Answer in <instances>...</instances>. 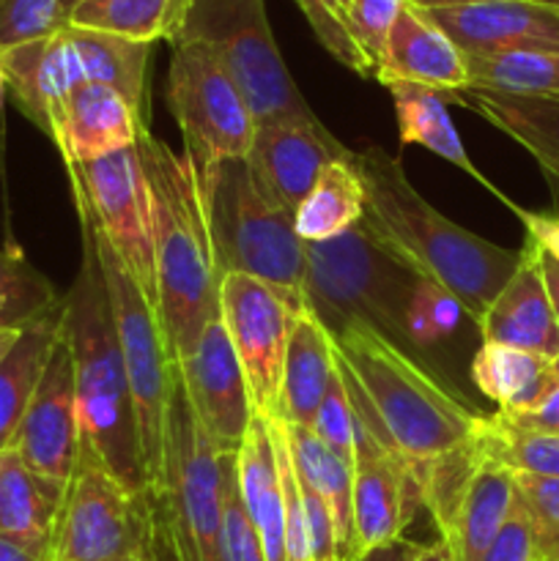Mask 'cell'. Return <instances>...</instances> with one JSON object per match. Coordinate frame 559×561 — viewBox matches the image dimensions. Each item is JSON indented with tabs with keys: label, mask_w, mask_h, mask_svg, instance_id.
I'll list each match as a JSON object with an SVG mask.
<instances>
[{
	"label": "cell",
	"mask_w": 559,
	"mask_h": 561,
	"mask_svg": "<svg viewBox=\"0 0 559 561\" xmlns=\"http://www.w3.org/2000/svg\"><path fill=\"white\" fill-rule=\"evenodd\" d=\"M329 337L356 420L411 469H422L477 436L482 411L433 367L360 323L329 332Z\"/></svg>",
	"instance_id": "obj_1"
},
{
	"label": "cell",
	"mask_w": 559,
	"mask_h": 561,
	"mask_svg": "<svg viewBox=\"0 0 559 561\" xmlns=\"http://www.w3.org/2000/svg\"><path fill=\"white\" fill-rule=\"evenodd\" d=\"M365 186V222L373 233L420 277L458 299L471 321H480L521 263V250H507L469 233L438 214L406 179L400 159L378 146L354 151Z\"/></svg>",
	"instance_id": "obj_2"
},
{
	"label": "cell",
	"mask_w": 559,
	"mask_h": 561,
	"mask_svg": "<svg viewBox=\"0 0 559 561\" xmlns=\"http://www.w3.org/2000/svg\"><path fill=\"white\" fill-rule=\"evenodd\" d=\"M137 151L151 195L157 310L175 365L195 348L206 323L219 316L223 274L208 236L195 162L186 153L170 151L168 142L148 129Z\"/></svg>",
	"instance_id": "obj_3"
},
{
	"label": "cell",
	"mask_w": 559,
	"mask_h": 561,
	"mask_svg": "<svg viewBox=\"0 0 559 561\" xmlns=\"http://www.w3.org/2000/svg\"><path fill=\"white\" fill-rule=\"evenodd\" d=\"M80 230L82 263L75 285L64 294L60 312V337L69 345L75 370L80 444L91 449L129 491L146 493L151 488L142 469L135 403L110 310L107 285L91 230L82 222Z\"/></svg>",
	"instance_id": "obj_4"
},
{
	"label": "cell",
	"mask_w": 559,
	"mask_h": 561,
	"mask_svg": "<svg viewBox=\"0 0 559 561\" xmlns=\"http://www.w3.org/2000/svg\"><path fill=\"white\" fill-rule=\"evenodd\" d=\"M420 274L406 266L365 219L323 244H305V310L327 332L360 323L431 367L411 345L409 316Z\"/></svg>",
	"instance_id": "obj_5"
},
{
	"label": "cell",
	"mask_w": 559,
	"mask_h": 561,
	"mask_svg": "<svg viewBox=\"0 0 559 561\" xmlns=\"http://www.w3.org/2000/svg\"><path fill=\"white\" fill-rule=\"evenodd\" d=\"M219 274H247L305 310V244L294 217L266 201L247 159H217L197 170Z\"/></svg>",
	"instance_id": "obj_6"
},
{
	"label": "cell",
	"mask_w": 559,
	"mask_h": 561,
	"mask_svg": "<svg viewBox=\"0 0 559 561\" xmlns=\"http://www.w3.org/2000/svg\"><path fill=\"white\" fill-rule=\"evenodd\" d=\"M175 561L157 493L129 491L80 444L49 561Z\"/></svg>",
	"instance_id": "obj_7"
},
{
	"label": "cell",
	"mask_w": 559,
	"mask_h": 561,
	"mask_svg": "<svg viewBox=\"0 0 559 561\" xmlns=\"http://www.w3.org/2000/svg\"><path fill=\"white\" fill-rule=\"evenodd\" d=\"M179 42L203 44L223 64L258 126L318 118L280 55L263 0H192Z\"/></svg>",
	"instance_id": "obj_8"
},
{
	"label": "cell",
	"mask_w": 559,
	"mask_h": 561,
	"mask_svg": "<svg viewBox=\"0 0 559 561\" xmlns=\"http://www.w3.org/2000/svg\"><path fill=\"white\" fill-rule=\"evenodd\" d=\"M82 225H88L80 217ZM96 244L99 266L107 285L110 310H113L115 332H118L121 356H124L126 378H129L132 403L137 416V436H140L142 469L151 493L162 488L164 471V433H168V409L175 389V365L170 359L168 340L159 321L157 301L132 279L121 266L115 252L99 239L96 230L88 225Z\"/></svg>",
	"instance_id": "obj_9"
},
{
	"label": "cell",
	"mask_w": 559,
	"mask_h": 561,
	"mask_svg": "<svg viewBox=\"0 0 559 561\" xmlns=\"http://www.w3.org/2000/svg\"><path fill=\"white\" fill-rule=\"evenodd\" d=\"M157 496L162 499L175 561H225L223 458L197 425L179 373L168 409L164 471Z\"/></svg>",
	"instance_id": "obj_10"
},
{
	"label": "cell",
	"mask_w": 559,
	"mask_h": 561,
	"mask_svg": "<svg viewBox=\"0 0 559 561\" xmlns=\"http://www.w3.org/2000/svg\"><path fill=\"white\" fill-rule=\"evenodd\" d=\"M164 96L197 170L217 159H247L258 124L236 82L203 44H173Z\"/></svg>",
	"instance_id": "obj_11"
},
{
	"label": "cell",
	"mask_w": 559,
	"mask_h": 561,
	"mask_svg": "<svg viewBox=\"0 0 559 561\" xmlns=\"http://www.w3.org/2000/svg\"><path fill=\"white\" fill-rule=\"evenodd\" d=\"M77 214L115 252L121 266L157 301L151 195L140 151L110 153L93 162L66 164Z\"/></svg>",
	"instance_id": "obj_12"
},
{
	"label": "cell",
	"mask_w": 559,
	"mask_h": 561,
	"mask_svg": "<svg viewBox=\"0 0 559 561\" xmlns=\"http://www.w3.org/2000/svg\"><path fill=\"white\" fill-rule=\"evenodd\" d=\"M296 312L272 285L247 274H225L219 283V321L233 343L258 416L274 420L280 409L283 362Z\"/></svg>",
	"instance_id": "obj_13"
},
{
	"label": "cell",
	"mask_w": 559,
	"mask_h": 561,
	"mask_svg": "<svg viewBox=\"0 0 559 561\" xmlns=\"http://www.w3.org/2000/svg\"><path fill=\"white\" fill-rule=\"evenodd\" d=\"M186 403L219 455H236L255 416L250 387L219 316L206 323L195 348L175 362Z\"/></svg>",
	"instance_id": "obj_14"
},
{
	"label": "cell",
	"mask_w": 559,
	"mask_h": 561,
	"mask_svg": "<svg viewBox=\"0 0 559 561\" xmlns=\"http://www.w3.org/2000/svg\"><path fill=\"white\" fill-rule=\"evenodd\" d=\"M11 449L42 477L69 485L80 455V420H77L71 354L60 334L33 389Z\"/></svg>",
	"instance_id": "obj_15"
},
{
	"label": "cell",
	"mask_w": 559,
	"mask_h": 561,
	"mask_svg": "<svg viewBox=\"0 0 559 561\" xmlns=\"http://www.w3.org/2000/svg\"><path fill=\"white\" fill-rule=\"evenodd\" d=\"M354 526L360 557L370 548L400 540L422 507L414 469L356 420Z\"/></svg>",
	"instance_id": "obj_16"
},
{
	"label": "cell",
	"mask_w": 559,
	"mask_h": 561,
	"mask_svg": "<svg viewBox=\"0 0 559 561\" xmlns=\"http://www.w3.org/2000/svg\"><path fill=\"white\" fill-rule=\"evenodd\" d=\"M343 159H354V151L345 148L318 118L261 124L247 153L258 190L290 217L316 184L318 173Z\"/></svg>",
	"instance_id": "obj_17"
},
{
	"label": "cell",
	"mask_w": 559,
	"mask_h": 561,
	"mask_svg": "<svg viewBox=\"0 0 559 561\" xmlns=\"http://www.w3.org/2000/svg\"><path fill=\"white\" fill-rule=\"evenodd\" d=\"M464 55L559 49V5L543 0H491L427 9Z\"/></svg>",
	"instance_id": "obj_18"
},
{
	"label": "cell",
	"mask_w": 559,
	"mask_h": 561,
	"mask_svg": "<svg viewBox=\"0 0 559 561\" xmlns=\"http://www.w3.org/2000/svg\"><path fill=\"white\" fill-rule=\"evenodd\" d=\"M9 93L33 126L53 140L55 124L71 91L85 85L82 64L66 25L47 36L0 49Z\"/></svg>",
	"instance_id": "obj_19"
},
{
	"label": "cell",
	"mask_w": 559,
	"mask_h": 561,
	"mask_svg": "<svg viewBox=\"0 0 559 561\" xmlns=\"http://www.w3.org/2000/svg\"><path fill=\"white\" fill-rule=\"evenodd\" d=\"M376 80L381 85L414 82L453 96L469 88V69L466 55L427 14V9L406 0L378 60Z\"/></svg>",
	"instance_id": "obj_20"
},
{
	"label": "cell",
	"mask_w": 559,
	"mask_h": 561,
	"mask_svg": "<svg viewBox=\"0 0 559 561\" xmlns=\"http://www.w3.org/2000/svg\"><path fill=\"white\" fill-rule=\"evenodd\" d=\"M146 129V121L121 93L107 85L85 82L66 99L53 142L58 146L64 164H80L137 148Z\"/></svg>",
	"instance_id": "obj_21"
},
{
	"label": "cell",
	"mask_w": 559,
	"mask_h": 561,
	"mask_svg": "<svg viewBox=\"0 0 559 561\" xmlns=\"http://www.w3.org/2000/svg\"><path fill=\"white\" fill-rule=\"evenodd\" d=\"M477 327H480L482 343L529 351L551 362L559 359V323L554 318L529 241L521 250L515 274L488 305Z\"/></svg>",
	"instance_id": "obj_22"
},
{
	"label": "cell",
	"mask_w": 559,
	"mask_h": 561,
	"mask_svg": "<svg viewBox=\"0 0 559 561\" xmlns=\"http://www.w3.org/2000/svg\"><path fill=\"white\" fill-rule=\"evenodd\" d=\"M66 485L33 471L11 447L0 453V537L49 561Z\"/></svg>",
	"instance_id": "obj_23"
},
{
	"label": "cell",
	"mask_w": 559,
	"mask_h": 561,
	"mask_svg": "<svg viewBox=\"0 0 559 561\" xmlns=\"http://www.w3.org/2000/svg\"><path fill=\"white\" fill-rule=\"evenodd\" d=\"M513 502L515 474L482 455L447 529L438 535L449 561H482L507 520Z\"/></svg>",
	"instance_id": "obj_24"
},
{
	"label": "cell",
	"mask_w": 559,
	"mask_h": 561,
	"mask_svg": "<svg viewBox=\"0 0 559 561\" xmlns=\"http://www.w3.org/2000/svg\"><path fill=\"white\" fill-rule=\"evenodd\" d=\"M334 370L338 362H334L332 337L310 310H301L290 329L283 383H280V409L274 420L285 425L312 427Z\"/></svg>",
	"instance_id": "obj_25"
},
{
	"label": "cell",
	"mask_w": 559,
	"mask_h": 561,
	"mask_svg": "<svg viewBox=\"0 0 559 561\" xmlns=\"http://www.w3.org/2000/svg\"><path fill=\"white\" fill-rule=\"evenodd\" d=\"M236 474L263 557L266 561H285V504L266 416H252L250 431L236 453Z\"/></svg>",
	"instance_id": "obj_26"
},
{
	"label": "cell",
	"mask_w": 559,
	"mask_h": 561,
	"mask_svg": "<svg viewBox=\"0 0 559 561\" xmlns=\"http://www.w3.org/2000/svg\"><path fill=\"white\" fill-rule=\"evenodd\" d=\"M453 99L518 142L551 179L559 181V99L513 96L480 88H466L453 93Z\"/></svg>",
	"instance_id": "obj_27"
},
{
	"label": "cell",
	"mask_w": 559,
	"mask_h": 561,
	"mask_svg": "<svg viewBox=\"0 0 559 561\" xmlns=\"http://www.w3.org/2000/svg\"><path fill=\"white\" fill-rule=\"evenodd\" d=\"M384 88H387L389 96H392L395 102V118H398V135L403 146L427 148L431 153L442 157L444 162L455 164V168L464 170L466 175L480 181V184L486 186L491 195H497L504 206L518 211L521 206H515L510 197H504L502 192H499V186H493L491 181L471 164L469 153H466L458 131H455L453 118H449L447 113L444 93L425 85H414V82H389V85Z\"/></svg>",
	"instance_id": "obj_28"
},
{
	"label": "cell",
	"mask_w": 559,
	"mask_h": 561,
	"mask_svg": "<svg viewBox=\"0 0 559 561\" xmlns=\"http://www.w3.org/2000/svg\"><path fill=\"white\" fill-rule=\"evenodd\" d=\"M283 431L296 477L305 485H310L332 513L334 531H338V561L360 559L354 526V471L332 449L323 447V442L310 427L285 425L283 422Z\"/></svg>",
	"instance_id": "obj_29"
},
{
	"label": "cell",
	"mask_w": 559,
	"mask_h": 561,
	"mask_svg": "<svg viewBox=\"0 0 559 561\" xmlns=\"http://www.w3.org/2000/svg\"><path fill=\"white\" fill-rule=\"evenodd\" d=\"M471 381L477 392L499 405V411L518 414L540 403L559 378L551 359L529 351L482 343L471 359Z\"/></svg>",
	"instance_id": "obj_30"
},
{
	"label": "cell",
	"mask_w": 559,
	"mask_h": 561,
	"mask_svg": "<svg viewBox=\"0 0 559 561\" xmlns=\"http://www.w3.org/2000/svg\"><path fill=\"white\" fill-rule=\"evenodd\" d=\"M64 25L66 33H69V42L77 49L85 82L113 88L146 121V85L148 64H151V44L132 42V38L113 36V33L88 31V27H75L69 22H64Z\"/></svg>",
	"instance_id": "obj_31"
},
{
	"label": "cell",
	"mask_w": 559,
	"mask_h": 561,
	"mask_svg": "<svg viewBox=\"0 0 559 561\" xmlns=\"http://www.w3.org/2000/svg\"><path fill=\"white\" fill-rule=\"evenodd\" d=\"M365 217V186L354 159L332 162L318 173L316 184L294 211V230L301 244H323Z\"/></svg>",
	"instance_id": "obj_32"
},
{
	"label": "cell",
	"mask_w": 559,
	"mask_h": 561,
	"mask_svg": "<svg viewBox=\"0 0 559 561\" xmlns=\"http://www.w3.org/2000/svg\"><path fill=\"white\" fill-rule=\"evenodd\" d=\"M190 9L192 0H80L66 22L132 42L175 44L184 33Z\"/></svg>",
	"instance_id": "obj_33"
},
{
	"label": "cell",
	"mask_w": 559,
	"mask_h": 561,
	"mask_svg": "<svg viewBox=\"0 0 559 561\" xmlns=\"http://www.w3.org/2000/svg\"><path fill=\"white\" fill-rule=\"evenodd\" d=\"M60 312H64V301L58 310L27 327L0 365V453L14 442V433L25 416L33 389H36L44 365L58 343Z\"/></svg>",
	"instance_id": "obj_34"
},
{
	"label": "cell",
	"mask_w": 559,
	"mask_h": 561,
	"mask_svg": "<svg viewBox=\"0 0 559 561\" xmlns=\"http://www.w3.org/2000/svg\"><path fill=\"white\" fill-rule=\"evenodd\" d=\"M469 88L513 96L559 99V49L502 55H466Z\"/></svg>",
	"instance_id": "obj_35"
},
{
	"label": "cell",
	"mask_w": 559,
	"mask_h": 561,
	"mask_svg": "<svg viewBox=\"0 0 559 561\" xmlns=\"http://www.w3.org/2000/svg\"><path fill=\"white\" fill-rule=\"evenodd\" d=\"M477 444L486 458L497 460L513 474L557 477L559 480V436H546V433L513 425L502 411L482 416Z\"/></svg>",
	"instance_id": "obj_36"
},
{
	"label": "cell",
	"mask_w": 559,
	"mask_h": 561,
	"mask_svg": "<svg viewBox=\"0 0 559 561\" xmlns=\"http://www.w3.org/2000/svg\"><path fill=\"white\" fill-rule=\"evenodd\" d=\"M64 296L14 247L0 250V329L25 332L55 312Z\"/></svg>",
	"instance_id": "obj_37"
},
{
	"label": "cell",
	"mask_w": 559,
	"mask_h": 561,
	"mask_svg": "<svg viewBox=\"0 0 559 561\" xmlns=\"http://www.w3.org/2000/svg\"><path fill=\"white\" fill-rule=\"evenodd\" d=\"M296 3L310 22L318 44L338 64H343L345 69L360 77H373L370 64L351 36V0H296Z\"/></svg>",
	"instance_id": "obj_38"
},
{
	"label": "cell",
	"mask_w": 559,
	"mask_h": 561,
	"mask_svg": "<svg viewBox=\"0 0 559 561\" xmlns=\"http://www.w3.org/2000/svg\"><path fill=\"white\" fill-rule=\"evenodd\" d=\"M460 316H464V310H460L458 299L453 294H447L444 288H438L436 283L422 277L417 283L414 296H411L409 316H406L411 345L425 356L427 345L449 337L458 329Z\"/></svg>",
	"instance_id": "obj_39"
},
{
	"label": "cell",
	"mask_w": 559,
	"mask_h": 561,
	"mask_svg": "<svg viewBox=\"0 0 559 561\" xmlns=\"http://www.w3.org/2000/svg\"><path fill=\"white\" fill-rule=\"evenodd\" d=\"M515 493L535 524L537 559L559 561V480L515 474Z\"/></svg>",
	"instance_id": "obj_40"
},
{
	"label": "cell",
	"mask_w": 559,
	"mask_h": 561,
	"mask_svg": "<svg viewBox=\"0 0 559 561\" xmlns=\"http://www.w3.org/2000/svg\"><path fill=\"white\" fill-rule=\"evenodd\" d=\"M323 447L332 449L345 466H354V449H356V414L351 405L349 392L340 370H334L332 381H329L327 394H323L321 405H318L316 422L310 427Z\"/></svg>",
	"instance_id": "obj_41"
},
{
	"label": "cell",
	"mask_w": 559,
	"mask_h": 561,
	"mask_svg": "<svg viewBox=\"0 0 559 561\" xmlns=\"http://www.w3.org/2000/svg\"><path fill=\"white\" fill-rule=\"evenodd\" d=\"M219 458H223L225 480V561H266L261 540H258L244 502H241L236 455H219Z\"/></svg>",
	"instance_id": "obj_42"
},
{
	"label": "cell",
	"mask_w": 559,
	"mask_h": 561,
	"mask_svg": "<svg viewBox=\"0 0 559 561\" xmlns=\"http://www.w3.org/2000/svg\"><path fill=\"white\" fill-rule=\"evenodd\" d=\"M406 0H351V36L376 77L389 31Z\"/></svg>",
	"instance_id": "obj_43"
},
{
	"label": "cell",
	"mask_w": 559,
	"mask_h": 561,
	"mask_svg": "<svg viewBox=\"0 0 559 561\" xmlns=\"http://www.w3.org/2000/svg\"><path fill=\"white\" fill-rule=\"evenodd\" d=\"M482 561H540L537 559L535 524H532L529 510L524 507L518 493H515V502L510 507L507 520L499 529L497 540L491 542V548H488Z\"/></svg>",
	"instance_id": "obj_44"
},
{
	"label": "cell",
	"mask_w": 559,
	"mask_h": 561,
	"mask_svg": "<svg viewBox=\"0 0 559 561\" xmlns=\"http://www.w3.org/2000/svg\"><path fill=\"white\" fill-rule=\"evenodd\" d=\"M513 425L526 427V431L546 433V436H559V381L554 383L546 392V398L540 403H535L532 409L518 411V414H507L502 411Z\"/></svg>",
	"instance_id": "obj_45"
},
{
	"label": "cell",
	"mask_w": 559,
	"mask_h": 561,
	"mask_svg": "<svg viewBox=\"0 0 559 561\" xmlns=\"http://www.w3.org/2000/svg\"><path fill=\"white\" fill-rule=\"evenodd\" d=\"M515 214L526 225V236L535 239L543 250H548L559 261V214H532L524 211V208H518Z\"/></svg>",
	"instance_id": "obj_46"
},
{
	"label": "cell",
	"mask_w": 559,
	"mask_h": 561,
	"mask_svg": "<svg viewBox=\"0 0 559 561\" xmlns=\"http://www.w3.org/2000/svg\"><path fill=\"white\" fill-rule=\"evenodd\" d=\"M526 241H529L532 250H535L537 268H540V277H543V285H546L548 301H551L554 318H557V323H559V261L551 255V252L543 250L535 239H529V236H526Z\"/></svg>",
	"instance_id": "obj_47"
},
{
	"label": "cell",
	"mask_w": 559,
	"mask_h": 561,
	"mask_svg": "<svg viewBox=\"0 0 559 561\" xmlns=\"http://www.w3.org/2000/svg\"><path fill=\"white\" fill-rule=\"evenodd\" d=\"M422 548H425V546H420V542L400 537V540L387 542V546L370 548V551H365L360 559H354V561H417V559H420Z\"/></svg>",
	"instance_id": "obj_48"
},
{
	"label": "cell",
	"mask_w": 559,
	"mask_h": 561,
	"mask_svg": "<svg viewBox=\"0 0 559 561\" xmlns=\"http://www.w3.org/2000/svg\"><path fill=\"white\" fill-rule=\"evenodd\" d=\"M0 561H42V559L27 553L25 548L14 546V542L5 540V537H0Z\"/></svg>",
	"instance_id": "obj_49"
},
{
	"label": "cell",
	"mask_w": 559,
	"mask_h": 561,
	"mask_svg": "<svg viewBox=\"0 0 559 561\" xmlns=\"http://www.w3.org/2000/svg\"><path fill=\"white\" fill-rule=\"evenodd\" d=\"M414 5L422 9H453V5H477V3H491V0H411Z\"/></svg>",
	"instance_id": "obj_50"
},
{
	"label": "cell",
	"mask_w": 559,
	"mask_h": 561,
	"mask_svg": "<svg viewBox=\"0 0 559 561\" xmlns=\"http://www.w3.org/2000/svg\"><path fill=\"white\" fill-rule=\"evenodd\" d=\"M22 332H14V329H0V365H3L5 356L11 354V348L16 345V340H20Z\"/></svg>",
	"instance_id": "obj_51"
},
{
	"label": "cell",
	"mask_w": 559,
	"mask_h": 561,
	"mask_svg": "<svg viewBox=\"0 0 559 561\" xmlns=\"http://www.w3.org/2000/svg\"><path fill=\"white\" fill-rule=\"evenodd\" d=\"M417 561H449V557H447V551H444L442 542H433V546L422 548L420 559Z\"/></svg>",
	"instance_id": "obj_52"
},
{
	"label": "cell",
	"mask_w": 559,
	"mask_h": 561,
	"mask_svg": "<svg viewBox=\"0 0 559 561\" xmlns=\"http://www.w3.org/2000/svg\"><path fill=\"white\" fill-rule=\"evenodd\" d=\"M77 3H80V0H60V14H64V22H66V16H69V11L75 9Z\"/></svg>",
	"instance_id": "obj_53"
},
{
	"label": "cell",
	"mask_w": 559,
	"mask_h": 561,
	"mask_svg": "<svg viewBox=\"0 0 559 561\" xmlns=\"http://www.w3.org/2000/svg\"><path fill=\"white\" fill-rule=\"evenodd\" d=\"M9 91V82H5V71H3V64H0V96Z\"/></svg>",
	"instance_id": "obj_54"
},
{
	"label": "cell",
	"mask_w": 559,
	"mask_h": 561,
	"mask_svg": "<svg viewBox=\"0 0 559 561\" xmlns=\"http://www.w3.org/2000/svg\"><path fill=\"white\" fill-rule=\"evenodd\" d=\"M554 370H557V378H559V359H554Z\"/></svg>",
	"instance_id": "obj_55"
},
{
	"label": "cell",
	"mask_w": 559,
	"mask_h": 561,
	"mask_svg": "<svg viewBox=\"0 0 559 561\" xmlns=\"http://www.w3.org/2000/svg\"><path fill=\"white\" fill-rule=\"evenodd\" d=\"M543 3H551V5H559V0H543Z\"/></svg>",
	"instance_id": "obj_56"
},
{
	"label": "cell",
	"mask_w": 559,
	"mask_h": 561,
	"mask_svg": "<svg viewBox=\"0 0 559 561\" xmlns=\"http://www.w3.org/2000/svg\"><path fill=\"white\" fill-rule=\"evenodd\" d=\"M121 561H146V559H121Z\"/></svg>",
	"instance_id": "obj_57"
}]
</instances>
